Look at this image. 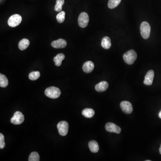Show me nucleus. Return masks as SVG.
<instances>
[{
  "label": "nucleus",
  "mask_w": 161,
  "mask_h": 161,
  "mask_svg": "<svg viewBox=\"0 0 161 161\" xmlns=\"http://www.w3.org/2000/svg\"><path fill=\"white\" fill-rule=\"evenodd\" d=\"M154 76V72L153 70H150L147 72L144 80V84L146 86H150L152 84Z\"/></svg>",
  "instance_id": "10"
},
{
  "label": "nucleus",
  "mask_w": 161,
  "mask_h": 161,
  "mask_svg": "<svg viewBox=\"0 0 161 161\" xmlns=\"http://www.w3.org/2000/svg\"><path fill=\"white\" fill-rule=\"evenodd\" d=\"M65 12L62 11L60 12L56 16V19L57 22L59 23H62L64 22L65 19Z\"/></svg>",
  "instance_id": "24"
},
{
  "label": "nucleus",
  "mask_w": 161,
  "mask_h": 161,
  "mask_svg": "<svg viewBox=\"0 0 161 161\" xmlns=\"http://www.w3.org/2000/svg\"><path fill=\"white\" fill-rule=\"evenodd\" d=\"M101 46L104 49H109L111 46L110 38L108 36L104 37L102 40Z\"/></svg>",
  "instance_id": "14"
},
{
  "label": "nucleus",
  "mask_w": 161,
  "mask_h": 161,
  "mask_svg": "<svg viewBox=\"0 0 161 161\" xmlns=\"http://www.w3.org/2000/svg\"><path fill=\"white\" fill-rule=\"evenodd\" d=\"M89 147L91 152L94 153L98 152L100 148L99 144L97 143V141H91L89 142Z\"/></svg>",
  "instance_id": "15"
},
{
  "label": "nucleus",
  "mask_w": 161,
  "mask_h": 161,
  "mask_svg": "<svg viewBox=\"0 0 161 161\" xmlns=\"http://www.w3.org/2000/svg\"><path fill=\"white\" fill-rule=\"evenodd\" d=\"M22 20V17L20 15L16 14L10 18L8 21V24L10 27H16L21 23Z\"/></svg>",
  "instance_id": "4"
},
{
  "label": "nucleus",
  "mask_w": 161,
  "mask_h": 161,
  "mask_svg": "<svg viewBox=\"0 0 161 161\" xmlns=\"http://www.w3.org/2000/svg\"><path fill=\"white\" fill-rule=\"evenodd\" d=\"M5 146V139L4 136L2 133H0V148L2 149Z\"/></svg>",
  "instance_id": "25"
},
{
  "label": "nucleus",
  "mask_w": 161,
  "mask_h": 161,
  "mask_svg": "<svg viewBox=\"0 0 161 161\" xmlns=\"http://www.w3.org/2000/svg\"><path fill=\"white\" fill-rule=\"evenodd\" d=\"M159 117L161 119V111H160V112L159 113Z\"/></svg>",
  "instance_id": "26"
},
{
  "label": "nucleus",
  "mask_w": 161,
  "mask_h": 161,
  "mask_svg": "<svg viewBox=\"0 0 161 161\" xmlns=\"http://www.w3.org/2000/svg\"><path fill=\"white\" fill-rule=\"evenodd\" d=\"M45 94L47 97L51 99H57L60 97L61 91L57 87L51 86L46 89Z\"/></svg>",
  "instance_id": "2"
},
{
  "label": "nucleus",
  "mask_w": 161,
  "mask_h": 161,
  "mask_svg": "<svg viewBox=\"0 0 161 161\" xmlns=\"http://www.w3.org/2000/svg\"><path fill=\"white\" fill-rule=\"evenodd\" d=\"M105 129L107 131L110 132H115L119 134L121 132V129L120 127L112 123L109 122L106 124Z\"/></svg>",
  "instance_id": "8"
},
{
  "label": "nucleus",
  "mask_w": 161,
  "mask_h": 161,
  "mask_svg": "<svg viewBox=\"0 0 161 161\" xmlns=\"http://www.w3.org/2000/svg\"><path fill=\"white\" fill-rule=\"evenodd\" d=\"M121 1V0H109L108 7L111 9L115 8L119 5Z\"/></svg>",
  "instance_id": "20"
},
{
  "label": "nucleus",
  "mask_w": 161,
  "mask_h": 161,
  "mask_svg": "<svg viewBox=\"0 0 161 161\" xmlns=\"http://www.w3.org/2000/svg\"><path fill=\"white\" fill-rule=\"evenodd\" d=\"M64 3V0H56V4L55 6V10L56 12H60L62 9V6Z\"/></svg>",
  "instance_id": "21"
},
{
  "label": "nucleus",
  "mask_w": 161,
  "mask_h": 161,
  "mask_svg": "<svg viewBox=\"0 0 161 161\" xmlns=\"http://www.w3.org/2000/svg\"><path fill=\"white\" fill-rule=\"evenodd\" d=\"M120 108L124 113L127 114H131L133 111L132 104L129 101L122 102L120 104Z\"/></svg>",
  "instance_id": "9"
},
{
  "label": "nucleus",
  "mask_w": 161,
  "mask_h": 161,
  "mask_svg": "<svg viewBox=\"0 0 161 161\" xmlns=\"http://www.w3.org/2000/svg\"><path fill=\"white\" fill-rule=\"evenodd\" d=\"M51 45L55 48H64L67 45V42L64 39H60L53 41Z\"/></svg>",
  "instance_id": "11"
},
{
  "label": "nucleus",
  "mask_w": 161,
  "mask_h": 161,
  "mask_svg": "<svg viewBox=\"0 0 161 161\" xmlns=\"http://www.w3.org/2000/svg\"><path fill=\"white\" fill-rule=\"evenodd\" d=\"M40 157L39 154L36 152H32L29 157V161H39Z\"/></svg>",
  "instance_id": "22"
},
{
  "label": "nucleus",
  "mask_w": 161,
  "mask_h": 161,
  "mask_svg": "<svg viewBox=\"0 0 161 161\" xmlns=\"http://www.w3.org/2000/svg\"><path fill=\"white\" fill-rule=\"evenodd\" d=\"M109 85L108 82L102 81L97 84L95 86V89L97 92H102L106 91L108 88Z\"/></svg>",
  "instance_id": "12"
},
{
  "label": "nucleus",
  "mask_w": 161,
  "mask_h": 161,
  "mask_svg": "<svg viewBox=\"0 0 161 161\" xmlns=\"http://www.w3.org/2000/svg\"><path fill=\"white\" fill-rule=\"evenodd\" d=\"M65 58V56L63 53H59L57 54L54 58L53 61L56 66H60L61 65L62 61Z\"/></svg>",
  "instance_id": "16"
},
{
  "label": "nucleus",
  "mask_w": 161,
  "mask_h": 161,
  "mask_svg": "<svg viewBox=\"0 0 161 161\" xmlns=\"http://www.w3.org/2000/svg\"><path fill=\"white\" fill-rule=\"evenodd\" d=\"M9 82L7 78L4 74H0V86L3 88L7 87L8 85Z\"/></svg>",
  "instance_id": "19"
},
{
  "label": "nucleus",
  "mask_w": 161,
  "mask_h": 161,
  "mask_svg": "<svg viewBox=\"0 0 161 161\" xmlns=\"http://www.w3.org/2000/svg\"><path fill=\"white\" fill-rule=\"evenodd\" d=\"M150 25L147 22H143L141 23L140 26V31L141 36L144 39H148L150 36Z\"/></svg>",
  "instance_id": "3"
},
{
  "label": "nucleus",
  "mask_w": 161,
  "mask_h": 161,
  "mask_svg": "<svg viewBox=\"0 0 161 161\" xmlns=\"http://www.w3.org/2000/svg\"><path fill=\"white\" fill-rule=\"evenodd\" d=\"M30 45V41L26 39H24L21 40L18 44V48L20 50H24L27 48Z\"/></svg>",
  "instance_id": "17"
},
{
  "label": "nucleus",
  "mask_w": 161,
  "mask_h": 161,
  "mask_svg": "<svg viewBox=\"0 0 161 161\" xmlns=\"http://www.w3.org/2000/svg\"><path fill=\"white\" fill-rule=\"evenodd\" d=\"M40 76V74L39 71L32 72L29 74V78L31 80H34L38 79Z\"/></svg>",
  "instance_id": "23"
},
{
  "label": "nucleus",
  "mask_w": 161,
  "mask_h": 161,
  "mask_svg": "<svg viewBox=\"0 0 161 161\" xmlns=\"http://www.w3.org/2000/svg\"><path fill=\"white\" fill-rule=\"evenodd\" d=\"M159 152H160V154H161V145L160 146V148H159Z\"/></svg>",
  "instance_id": "27"
},
{
  "label": "nucleus",
  "mask_w": 161,
  "mask_h": 161,
  "mask_svg": "<svg viewBox=\"0 0 161 161\" xmlns=\"http://www.w3.org/2000/svg\"><path fill=\"white\" fill-rule=\"evenodd\" d=\"M146 161H150V160H146Z\"/></svg>",
  "instance_id": "28"
},
{
  "label": "nucleus",
  "mask_w": 161,
  "mask_h": 161,
  "mask_svg": "<svg viewBox=\"0 0 161 161\" xmlns=\"http://www.w3.org/2000/svg\"><path fill=\"white\" fill-rule=\"evenodd\" d=\"M137 58V53L133 50L127 51L123 55V59L124 61L129 65L133 64Z\"/></svg>",
  "instance_id": "1"
},
{
  "label": "nucleus",
  "mask_w": 161,
  "mask_h": 161,
  "mask_svg": "<svg viewBox=\"0 0 161 161\" xmlns=\"http://www.w3.org/2000/svg\"><path fill=\"white\" fill-rule=\"evenodd\" d=\"M24 121V116L22 112L17 111L15 112L14 116L10 119L11 123L14 124H20Z\"/></svg>",
  "instance_id": "6"
},
{
  "label": "nucleus",
  "mask_w": 161,
  "mask_h": 161,
  "mask_svg": "<svg viewBox=\"0 0 161 161\" xmlns=\"http://www.w3.org/2000/svg\"><path fill=\"white\" fill-rule=\"evenodd\" d=\"M57 127L60 135L62 136L67 135L69 130V124L67 122L65 121L60 122L57 124Z\"/></svg>",
  "instance_id": "7"
},
{
  "label": "nucleus",
  "mask_w": 161,
  "mask_h": 161,
  "mask_svg": "<svg viewBox=\"0 0 161 161\" xmlns=\"http://www.w3.org/2000/svg\"><path fill=\"white\" fill-rule=\"evenodd\" d=\"M94 110L92 109L86 108L83 110L82 111V114L85 117L91 118L92 117L94 116Z\"/></svg>",
  "instance_id": "18"
},
{
  "label": "nucleus",
  "mask_w": 161,
  "mask_h": 161,
  "mask_svg": "<svg viewBox=\"0 0 161 161\" xmlns=\"http://www.w3.org/2000/svg\"><path fill=\"white\" fill-rule=\"evenodd\" d=\"M89 17L88 14L86 12H83L79 16L78 23L80 27L85 28L88 25Z\"/></svg>",
  "instance_id": "5"
},
{
  "label": "nucleus",
  "mask_w": 161,
  "mask_h": 161,
  "mask_svg": "<svg viewBox=\"0 0 161 161\" xmlns=\"http://www.w3.org/2000/svg\"><path fill=\"white\" fill-rule=\"evenodd\" d=\"M94 65L93 62L91 61L86 62L83 65V70L86 73H90L94 69Z\"/></svg>",
  "instance_id": "13"
}]
</instances>
